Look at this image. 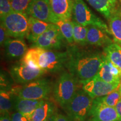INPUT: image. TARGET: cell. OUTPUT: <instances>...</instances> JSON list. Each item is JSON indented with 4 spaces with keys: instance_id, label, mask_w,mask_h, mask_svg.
<instances>
[{
    "instance_id": "8992f818",
    "label": "cell",
    "mask_w": 121,
    "mask_h": 121,
    "mask_svg": "<svg viewBox=\"0 0 121 121\" xmlns=\"http://www.w3.org/2000/svg\"><path fill=\"white\" fill-rule=\"evenodd\" d=\"M72 19L84 26L93 25L103 30L109 35H111L107 24L95 15L87 6L82 0H73Z\"/></svg>"
},
{
    "instance_id": "f546056e",
    "label": "cell",
    "mask_w": 121,
    "mask_h": 121,
    "mask_svg": "<svg viewBox=\"0 0 121 121\" xmlns=\"http://www.w3.org/2000/svg\"><path fill=\"white\" fill-rule=\"evenodd\" d=\"M12 121H30L29 119L26 116L19 112H15L11 116Z\"/></svg>"
},
{
    "instance_id": "9a60e30c",
    "label": "cell",
    "mask_w": 121,
    "mask_h": 121,
    "mask_svg": "<svg viewBox=\"0 0 121 121\" xmlns=\"http://www.w3.org/2000/svg\"><path fill=\"white\" fill-rule=\"evenodd\" d=\"M55 105L49 100H44L29 118L30 121H52L56 114Z\"/></svg>"
},
{
    "instance_id": "5b68a950",
    "label": "cell",
    "mask_w": 121,
    "mask_h": 121,
    "mask_svg": "<svg viewBox=\"0 0 121 121\" xmlns=\"http://www.w3.org/2000/svg\"><path fill=\"white\" fill-rule=\"evenodd\" d=\"M12 89L15 94L21 98L40 100L48 98L52 87L48 80L40 78L31 81L22 87Z\"/></svg>"
},
{
    "instance_id": "7402d4cb",
    "label": "cell",
    "mask_w": 121,
    "mask_h": 121,
    "mask_svg": "<svg viewBox=\"0 0 121 121\" xmlns=\"http://www.w3.org/2000/svg\"><path fill=\"white\" fill-rule=\"evenodd\" d=\"M104 54L116 65L121 73V46L117 43H112L104 48Z\"/></svg>"
},
{
    "instance_id": "7a4b0ae2",
    "label": "cell",
    "mask_w": 121,
    "mask_h": 121,
    "mask_svg": "<svg viewBox=\"0 0 121 121\" xmlns=\"http://www.w3.org/2000/svg\"><path fill=\"white\" fill-rule=\"evenodd\" d=\"M78 81L69 71L60 75L53 88L56 102L63 109L66 108L76 93Z\"/></svg>"
},
{
    "instance_id": "d590c367",
    "label": "cell",
    "mask_w": 121,
    "mask_h": 121,
    "mask_svg": "<svg viewBox=\"0 0 121 121\" xmlns=\"http://www.w3.org/2000/svg\"><path fill=\"white\" fill-rule=\"evenodd\" d=\"M118 90L119 92V94H120V95H121V81L120 82V84H119L118 87Z\"/></svg>"
},
{
    "instance_id": "603a6c76",
    "label": "cell",
    "mask_w": 121,
    "mask_h": 121,
    "mask_svg": "<svg viewBox=\"0 0 121 121\" xmlns=\"http://www.w3.org/2000/svg\"><path fill=\"white\" fill-rule=\"evenodd\" d=\"M89 4L103 15L107 20H109L116 7L112 5L108 0H87Z\"/></svg>"
},
{
    "instance_id": "d4e9b609",
    "label": "cell",
    "mask_w": 121,
    "mask_h": 121,
    "mask_svg": "<svg viewBox=\"0 0 121 121\" xmlns=\"http://www.w3.org/2000/svg\"><path fill=\"white\" fill-rule=\"evenodd\" d=\"M60 29L63 36L70 45H73L75 40L73 38V25L71 20H60L56 24Z\"/></svg>"
},
{
    "instance_id": "9c48e42d",
    "label": "cell",
    "mask_w": 121,
    "mask_h": 121,
    "mask_svg": "<svg viewBox=\"0 0 121 121\" xmlns=\"http://www.w3.org/2000/svg\"><path fill=\"white\" fill-rule=\"evenodd\" d=\"M68 58L67 51H47L42 54L39 61L40 68L45 72L53 73L65 67Z\"/></svg>"
},
{
    "instance_id": "4fadbf2b",
    "label": "cell",
    "mask_w": 121,
    "mask_h": 121,
    "mask_svg": "<svg viewBox=\"0 0 121 121\" xmlns=\"http://www.w3.org/2000/svg\"><path fill=\"white\" fill-rule=\"evenodd\" d=\"M6 57L10 60L22 59L28 51L24 39L9 37L4 44Z\"/></svg>"
},
{
    "instance_id": "30bf717a",
    "label": "cell",
    "mask_w": 121,
    "mask_h": 121,
    "mask_svg": "<svg viewBox=\"0 0 121 121\" xmlns=\"http://www.w3.org/2000/svg\"><path fill=\"white\" fill-rule=\"evenodd\" d=\"M41 69H35L20 60L10 68L11 78L15 82L25 85L31 81L38 79L45 73Z\"/></svg>"
},
{
    "instance_id": "8fae6325",
    "label": "cell",
    "mask_w": 121,
    "mask_h": 121,
    "mask_svg": "<svg viewBox=\"0 0 121 121\" xmlns=\"http://www.w3.org/2000/svg\"><path fill=\"white\" fill-rule=\"evenodd\" d=\"M81 85L82 90L94 99L108 95L117 89L119 84L107 82L96 75Z\"/></svg>"
},
{
    "instance_id": "277c9868",
    "label": "cell",
    "mask_w": 121,
    "mask_h": 121,
    "mask_svg": "<svg viewBox=\"0 0 121 121\" xmlns=\"http://www.w3.org/2000/svg\"><path fill=\"white\" fill-rule=\"evenodd\" d=\"M1 24L10 37L24 39L29 29V17L25 13L12 11L3 19Z\"/></svg>"
},
{
    "instance_id": "4dcf8cb0",
    "label": "cell",
    "mask_w": 121,
    "mask_h": 121,
    "mask_svg": "<svg viewBox=\"0 0 121 121\" xmlns=\"http://www.w3.org/2000/svg\"><path fill=\"white\" fill-rule=\"evenodd\" d=\"M9 37H10L7 34L6 30L1 24V27H0V43H1V45H4V42Z\"/></svg>"
},
{
    "instance_id": "4316f807",
    "label": "cell",
    "mask_w": 121,
    "mask_h": 121,
    "mask_svg": "<svg viewBox=\"0 0 121 121\" xmlns=\"http://www.w3.org/2000/svg\"><path fill=\"white\" fill-rule=\"evenodd\" d=\"M121 99L120 94L118 89H117L105 96L95 98L94 99L106 105L116 107L118 102Z\"/></svg>"
},
{
    "instance_id": "44dd1931",
    "label": "cell",
    "mask_w": 121,
    "mask_h": 121,
    "mask_svg": "<svg viewBox=\"0 0 121 121\" xmlns=\"http://www.w3.org/2000/svg\"><path fill=\"white\" fill-rule=\"evenodd\" d=\"M45 51V49L39 47H31L27 51L20 60L26 63L30 67L35 69H40L39 61L41 56Z\"/></svg>"
},
{
    "instance_id": "cb8c5ba5",
    "label": "cell",
    "mask_w": 121,
    "mask_h": 121,
    "mask_svg": "<svg viewBox=\"0 0 121 121\" xmlns=\"http://www.w3.org/2000/svg\"><path fill=\"white\" fill-rule=\"evenodd\" d=\"M96 75L103 81L110 84H119L121 81V78H117L112 73L109 66L104 54H103V62L100 69Z\"/></svg>"
},
{
    "instance_id": "d6986e66",
    "label": "cell",
    "mask_w": 121,
    "mask_h": 121,
    "mask_svg": "<svg viewBox=\"0 0 121 121\" xmlns=\"http://www.w3.org/2000/svg\"><path fill=\"white\" fill-rule=\"evenodd\" d=\"M16 95L12 88L9 89H1L0 90V109L1 115L10 113L14 109L15 100Z\"/></svg>"
},
{
    "instance_id": "6da1fadb",
    "label": "cell",
    "mask_w": 121,
    "mask_h": 121,
    "mask_svg": "<svg viewBox=\"0 0 121 121\" xmlns=\"http://www.w3.org/2000/svg\"><path fill=\"white\" fill-rule=\"evenodd\" d=\"M68 58L65 68L82 84L97 75L103 62V54L71 45L67 48Z\"/></svg>"
},
{
    "instance_id": "2e32d148",
    "label": "cell",
    "mask_w": 121,
    "mask_h": 121,
    "mask_svg": "<svg viewBox=\"0 0 121 121\" xmlns=\"http://www.w3.org/2000/svg\"><path fill=\"white\" fill-rule=\"evenodd\" d=\"M54 14L60 20H71L73 11V0H49Z\"/></svg>"
},
{
    "instance_id": "3957f363",
    "label": "cell",
    "mask_w": 121,
    "mask_h": 121,
    "mask_svg": "<svg viewBox=\"0 0 121 121\" xmlns=\"http://www.w3.org/2000/svg\"><path fill=\"white\" fill-rule=\"evenodd\" d=\"M93 100L82 89L78 90L65 110L72 121H86Z\"/></svg>"
},
{
    "instance_id": "83f0119b",
    "label": "cell",
    "mask_w": 121,
    "mask_h": 121,
    "mask_svg": "<svg viewBox=\"0 0 121 121\" xmlns=\"http://www.w3.org/2000/svg\"><path fill=\"white\" fill-rule=\"evenodd\" d=\"M13 11L25 13L31 0H9Z\"/></svg>"
},
{
    "instance_id": "836d02e7",
    "label": "cell",
    "mask_w": 121,
    "mask_h": 121,
    "mask_svg": "<svg viewBox=\"0 0 121 121\" xmlns=\"http://www.w3.org/2000/svg\"><path fill=\"white\" fill-rule=\"evenodd\" d=\"M115 108H116V110H117V112L121 120V99L118 101V102L117 104L116 105Z\"/></svg>"
},
{
    "instance_id": "8d00e7d4",
    "label": "cell",
    "mask_w": 121,
    "mask_h": 121,
    "mask_svg": "<svg viewBox=\"0 0 121 121\" xmlns=\"http://www.w3.org/2000/svg\"><path fill=\"white\" fill-rule=\"evenodd\" d=\"M120 1H121V0H120Z\"/></svg>"
},
{
    "instance_id": "f1b7e54d",
    "label": "cell",
    "mask_w": 121,
    "mask_h": 121,
    "mask_svg": "<svg viewBox=\"0 0 121 121\" xmlns=\"http://www.w3.org/2000/svg\"><path fill=\"white\" fill-rule=\"evenodd\" d=\"M13 11L11 4L9 0H0V17L4 18L9 13Z\"/></svg>"
},
{
    "instance_id": "484cf974",
    "label": "cell",
    "mask_w": 121,
    "mask_h": 121,
    "mask_svg": "<svg viewBox=\"0 0 121 121\" xmlns=\"http://www.w3.org/2000/svg\"><path fill=\"white\" fill-rule=\"evenodd\" d=\"M73 25V38L75 43L82 47L87 44V34L88 27L80 25L72 19Z\"/></svg>"
},
{
    "instance_id": "e575fe53",
    "label": "cell",
    "mask_w": 121,
    "mask_h": 121,
    "mask_svg": "<svg viewBox=\"0 0 121 121\" xmlns=\"http://www.w3.org/2000/svg\"><path fill=\"white\" fill-rule=\"evenodd\" d=\"M109 1L112 5L114 7H116V4H117V0H108Z\"/></svg>"
},
{
    "instance_id": "52a82bcc",
    "label": "cell",
    "mask_w": 121,
    "mask_h": 121,
    "mask_svg": "<svg viewBox=\"0 0 121 121\" xmlns=\"http://www.w3.org/2000/svg\"><path fill=\"white\" fill-rule=\"evenodd\" d=\"M67 43L58 26L51 24L49 28L31 44V47H39L47 51H60Z\"/></svg>"
},
{
    "instance_id": "e0dca14e",
    "label": "cell",
    "mask_w": 121,
    "mask_h": 121,
    "mask_svg": "<svg viewBox=\"0 0 121 121\" xmlns=\"http://www.w3.org/2000/svg\"><path fill=\"white\" fill-rule=\"evenodd\" d=\"M45 100H35L21 98L16 95L15 100L14 109L22 113L29 119L30 116Z\"/></svg>"
},
{
    "instance_id": "7c38bea8",
    "label": "cell",
    "mask_w": 121,
    "mask_h": 121,
    "mask_svg": "<svg viewBox=\"0 0 121 121\" xmlns=\"http://www.w3.org/2000/svg\"><path fill=\"white\" fill-rule=\"evenodd\" d=\"M86 121H121L115 107H110L94 99Z\"/></svg>"
},
{
    "instance_id": "ffe728a7",
    "label": "cell",
    "mask_w": 121,
    "mask_h": 121,
    "mask_svg": "<svg viewBox=\"0 0 121 121\" xmlns=\"http://www.w3.org/2000/svg\"><path fill=\"white\" fill-rule=\"evenodd\" d=\"M109 30L113 40L121 46V10L116 8L109 20Z\"/></svg>"
},
{
    "instance_id": "ac0fdd59",
    "label": "cell",
    "mask_w": 121,
    "mask_h": 121,
    "mask_svg": "<svg viewBox=\"0 0 121 121\" xmlns=\"http://www.w3.org/2000/svg\"><path fill=\"white\" fill-rule=\"evenodd\" d=\"M51 25V23L29 17V29L26 39L30 43L33 44L39 36L49 28Z\"/></svg>"
},
{
    "instance_id": "d6a6232c",
    "label": "cell",
    "mask_w": 121,
    "mask_h": 121,
    "mask_svg": "<svg viewBox=\"0 0 121 121\" xmlns=\"http://www.w3.org/2000/svg\"><path fill=\"white\" fill-rule=\"evenodd\" d=\"M0 121H12L10 113H8L1 114V118H0Z\"/></svg>"
},
{
    "instance_id": "ba28073f",
    "label": "cell",
    "mask_w": 121,
    "mask_h": 121,
    "mask_svg": "<svg viewBox=\"0 0 121 121\" xmlns=\"http://www.w3.org/2000/svg\"><path fill=\"white\" fill-rule=\"evenodd\" d=\"M25 13L48 23L56 24L60 20L53 11L49 0H31Z\"/></svg>"
},
{
    "instance_id": "1f68e13d",
    "label": "cell",
    "mask_w": 121,
    "mask_h": 121,
    "mask_svg": "<svg viewBox=\"0 0 121 121\" xmlns=\"http://www.w3.org/2000/svg\"><path fill=\"white\" fill-rule=\"evenodd\" d=\"M52 121H72L69 116H66L61 113H57L53 118Z\"/></svg>"
},
{
    "instance_id": "5bb4252c",
    "label": "cell",
    "mask_w": 121,
    "mask_h": 121,
    "mask_svg": "<svg viewBox=\"0 0 121 121\" xmlns=\"http://www.w3.org/2000/svg\"><path fill=\"white\" fill-rule=\"evenodd\" d=\"M87 34V43L96 47H105L113 43L107 33L98 27L90 25L88 26ZM109 35V34H108Z\"/></svg>"
}]
</instances>
